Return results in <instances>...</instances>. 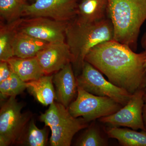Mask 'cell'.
I'll return each mask as SVG.
<instances>
[{
    "mask_svg": "<svg viewBox=\"0 0 146 146\" xmlns=\"http://www.w3.org/2000/svg\"><path fill=\"white\" fill-rule=\"evenodd\" d=\"M146 58L145 51L136 53L127 45L112 39L92 48L85 61L111 83L132 95L146 89Z\"/></svg>",
    "mask_w": 146,
    "mask_h": 146,
    "instance_id": "1",
    "label": "cell"
},
{
    "mask_svg": "<svg viewBox=\"0 0 146 146\" xmlns=\"http://www.w3.org/2000/svg\"><path fill=\"white\" fill-rule=\"evenodd\" d=\"M66 42L72 55L76 77L82 71L86 54L100 44L114 39V31L109 18L96 22H85L74 18L66 28Z\"/></svg>",
    "mask_w": 146,
    "mask_h": 146,
    "instance_id": "2",
    "label": "cell"
},
{
    "mask_svg": "<svg viewBox=\"0 0 146 146\" xmlns=\"http://www.w3.org/2000/svg\"><path fill=\"white\" fill-rule=\"evenodd\" d=\"M108 16L114 28V39L136 49L146 20V0H108Z\"/></svg>",
    "mask_w": 146,
    "mask_h": 146,
    "instance_id": "3",
    "label": "cell"
},
{
    "mask_svg": "<svg viewBox=\"0 0 146 146\" xmlns=\"http://www.w3.org/2000/svg\"><path fill=\"white\" fill-rule=\"evenodd\" d=\"M39 119L50 129L51 146H70L76 133L89 126V122L83 118L73 117L68 108L56 102L50 105L44 113L41 114Z\"/></svg>",
    "mask_w": 146,
    "mask_h": 146,
    "instance_id": "4",
    "label": "cell"
},
{
    "mask_svg": "<svg viewBox=\"0 0 146 146\" xmlns=\"http://www.w3.org/2000/svg\"><path fill=\"white\" fill-rule=\"evenodd\" d=\"M23 103L11 96L1 104L0 146L16 145L32 119L31 112L22 113Z\"/></svg>",
    "mask_w": 146,
    "mask_h": 146,
    "instance_id": "5",
    "label": "cell"
},
{
    "mask_svg": "<svg viewBox=\"0 0 146 146\" xmlns=\"http://www.w3.org/2000/svg\"><path fill=\"white\" fill-rule=\"evenodd\" d=\"M123 106L110 98L93 95L78 86L77 96L68 109L73 117L89 122L112 115Z\"/></svg>",
    "mask_w": 146,
    "mask_h": 146,
    "instance_id": "6",
    "label": "cell"
},
{
    "mask_svg": "<svg viewBox=\"0 0 146 146\" xmlns=\"http://www.w3.org/2000/svg\"><path fill=\"white\" fill-rule=\"evenodd\" d=\"M76 79L78 86L84 91L96 96L108 97L123 106L127 103L132 96L106 79L101 72L86 61Z\"/></svg>",
    "mask_w": 146,
    "mask_h": 146,
    "instance_id": "7",
    "label": "cell"
},
{
    "mask_svg": "<svg viewBox=\"0 0 146 146\" xmlns=\"http://www.w3.org/2000/svg\"><path fill=\"white\" fill-rule=\"evenodd\" d=\"M80 0H36L27 4L23 16L43 17L62 22H70L76 17Z\"/></svg>",
    "mask_w": 146,
    "mask_h": 146,
    "instance_id": "8",
    "label": "cell"
},
{
    "mask_svg": "<svg viewBox=\"0 0 146 146\" xmlns=\"http://www.w3.org/2000/svg\"><path fill=\"white\" fill-rule=\"evenodd\" d=\"M146 92V89L136 91L125 106L112 115L100 118V121L111 126L146 130L143 115L144 96Z\"/></svg>",
    "mask_w": 146,
    "mask_h": 146,
    "instance_id": "9",
    "label": "cell"
},
{
    "mask_svg": "<svg viewBox=\"0 0 146 146\" xmlns=\"http://www.w3.org/2000/svg\"><path fill=\"white\" fill-rule=\"evenodd\" d=\"M68 23L43 17L22 19L18 30L48 43L65 42Z\"/></svg>",
    "mask_w": 146,
    "mask_h": 146,
    "instance_id": "10",
    "label": "cell"
},
{
    "mask_svg": "<svg viewBox=\"0 0 146 146\" xmlns=\"http://www.w3.org/2000/svg\"><path fill=\"white\" fill-rule=\"evenodd\" d=\"M36 57L46 75L60 70L68 63H72L73 60L66 42L50 43L38 53Z\"/></svg>",
    "mask_w": 146,
    "mask_h": 146,
    "instance_id": "11",
    "label": "cell"
},
{
    "mask_svg": "<svg viewBox=\"0 0 146 146\" xmlns=\"http://www.w3.org/2000/svg\"><path fill=\"white\" fill-rule=\"evenodd\" d=\"M53 82L55 87L56 101L68 108L78 92L72 63H68L53 75Z\"/></svg>",
    "mask_w": 146,
    "mask_h": 146,
    "instance_id": "12",
    "label": "cell"
},
{
    "mask_svg": "<svg viewBox=\"0 0 146 146\" xmlns=\"http://www.w3.org/2000/svg\"><path fill=\"white\" fill-rule=\"evenodd\" d=\"M50 44L18 30L12 44L14 56L23 58L35 57Z\"/></svg>",
    "mask_w": 146,
    "mask_h": 146,
    "instance_id": "13",
    "label": "cell"
},
{
    "mask_svg": "<svg viewBox=\"0 0 146 146\" xmlns=\"http://www.w3.org/2000/svg\"><path fill=\"white\" fill-rule=\"evenodd\" d=\"M7 61L12 72L25 82L36 80L46 75L36 56L25 58L13 57Z\"/></svg>",
    "mask_w": 146,
    "mask_h": 146,
    "instance_id": "14",
    "label": "cell"
},
{
    "mask_svg": "<svg viewBox=\"0 0 146 146\" xmlns=\"http://www.w3.org/2000/svg\"><path fill=\"white\" fill-rule=\"evenodd\" d=\"M53 75H45L36 80L27 82V89L39 103L47 106L55 100V91L53 82Z\"/></svg>",
    "mask_w": 146,
    "mask_h": 146,
    "instance_id": "15",
    "label": "cell"
},
{
    "mask_svg": "<svg viewBox=\"0 0 146 146\" xmlns=\"http://www.w3.org/2000/svg\"><path fill=\"white\" fill-rule=\"evenodd\" d=\"M108 0H80L76 18L85 22H96L108 18Z\"/></svg>",
    "mask_w": 146,
    "mask_h": 146,
    "instance_id": "16",
    "label": "cell"
},
{
    "mask_svg": "<svg viewBox=\"0 0 146 146\" xmlns=\"http://www.w3.org/2000/svg\"><path fill=\"white\" fill-rule=\"evenodd\" d=\"M105 131L109 138L117 140L123 146H146V130H136L110 126Z\"/></svg>",
    "mask_w": 146,
    "mask_h": 146,
    "instance_id": "17",
    "label": "cell"
},
{
    "mask_svg": "<svg viewBox=\"0 0 146 146\" xmlns=\"http://www.w3.org/2000/svg\"><path fill=\"white\" fill-rule=\"evenodd\" d=\"M23 18L7 24H1L0 60L6 61L14 56L13 42Z\"/></svg>",
    "mask_w": 146,
    "mask_h": 146,
    "instance_id": "18",
    "label": "cell"
},
{
    "mask_svg": "<svg viewBox=\"0 0 146 146\" xmlns=\"http://www.w3.org/2000/svg\"><path fill=\"white\" fill-rule=\"evenodd\" d=\"M45 127L44 128L39 129L32 118L16 145L25 146L46 145L49 129Z\"/></svg>",
    "mask_w": 146,
    "mask_h": 146,
    "instance_id": "19",
    "label": "cell"
},
{
    "mask_svg": "<svg viewBox=\"0 0 146 146\" xmlns=\"http://www.w3.org/2000/svg\"><path fill=\"white\" fill-rule=\"evenodd\" d=\"M26 0H0L1 17L7 23H11L21 19Z\"/></svg>",
    "mask_w": 146,
    "mask_h": 146,
    "instance_id": "20",
    "label": "cell"
},
{
    "mask_svg": "<svg viewBox=\"0 0 146 146\" xmlns=\"http://www.w3.org/2000/svg\"><path fill=\"white\" fill-rule=\"evenodd\" d=\"M27 88V82L23 81L12 72L8 78L0 82L1 100L3 101L10 97H16Z\"/></svg>",
    "mask_w": 146,
    "mask_h": 146,
    "instance_id": "21",
    "label": "cell"
},
{
    "mask_svg": "<svg viewBox=\"0 0 146 146\" xmlns=\"http://www.w3.org/2000/svg\"><path fill=\"white\" fill-rule=\"evenodd\" d=\"M79 138L76 143L78 146H106L108 145L106 139L103 136L100 129L92 123Z\"/></svg>",
    "mask_w": 146,
    "mask_h": 146,
    "instance_id": "22",
    "label": "cell"
},
{
    "mask_svg": "<svg viewBox=\"0 0 146 146\" xmlns=\"http://www.w3.org/2000/svg\"><path fill=\"white\" fill-rule=\"evenodd\" d=\"M11 68L8 62L1 61L0 63V82L4 81L9 77L12 73Z\"/></svg>",
    "mask_w": 146,
    "mask_h": 146,
    "instance_id": "23",
    "label": "cell"
},
{
    "mask_svg": "<svg viewBox=\"0 0 146 146\" xmlns=\"http://www.w3.org/2000/svg\"><path fill=\"white\" fill-rule=\"evenodd\" d=\"M144 106L143 107V115L144 124L146 130V92L144 96Z\"/></svg>",
    "mask_w": 146,
    "mask_h": 146,
    "instance_id": "24",
    "label": "cell"
},
{
    "mask_svg": "<svg viewBox=\"0 0 146 146\" xmlns=\"http://www.w3.org/2000/svg\"><path fill=\"white\" fill-rule=\"evenodd\" d=\"M142 46L144 48H146V33L143 36V39H142Z\"/></svg>",
    "mask_w": 146,
    "mask_h": 146,
    "instance_id": "25",
    "label": "cell"
},
{
    "mask_svg": "<svg viewBox=\"0 0 146 146\" xmlns=\"http://www.w3.org/2000/svg\"><path fill=\"white\" fill-rule=\"evenodd\" d=\"M145 51L146 53V48H145ZM145 68H146V60H145Z\"/></svg>",
    "mask_w": 146,
    "mask_h": 146,
    "instance_id": "26",
    "label": "cell"
},
{
    "mask_svg": "<svg viewBox=\"0 0 146 146\" xmlns=\"http://www.w3.org/2000/svg\"><path fill=\"white\" fill-rule=\"evenodd\" d=\"M29 1H33V2H34L35 1H36V0H29Z\"/></svg>",
    "mask_w": 146,
    "mask_h": 146,
    "instance_id": "27",
    "label": "cell"
}]
</instances>
